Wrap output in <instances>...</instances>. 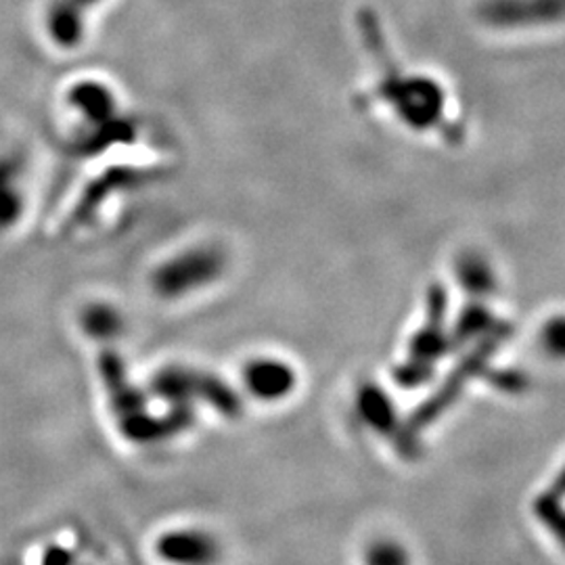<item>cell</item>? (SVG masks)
Masks as SVG:
<instances>
[{
  "instance_id": "4",
  "label": "cell",
  "mask_w": 565,
  "mask_h": 565,
  "mask_svg": "<svg viewBox=\"0 0 565 565\" xmlns=\"http://www.w3.org/2000/svg\"><path fill=\"white\" fill-rule=\"evenodd\" d=\"M501 344H503V341H498V339L478 341L476 348H473V352L459 362V366L448 375V380L444 382V386L437 389L436 396H432L430 400H425V402L417 409V412L412 414L411 423H409V428H411L412 432H419V430L428 428L430 423L436 421L442 412H446V409L459 398V394H461L465 386L469 384V380L476 377V375H480V373L486 369V362H489L490 357L498 350Z\"/></svg>"
},
{
  "instance_id": "16",
  "label": "cell",
  "mask_w": 565,
  "mask_h": 565,
  "mask_svg": "<svg viewBox=\"0 0 565 565\" xmlns=\"http://www.w3.org/2000/svg\"><path fill=\"white\" fill-rule=\"evenodd\" d=\"M434 366L436 364H430V362H423V360L409 357V359L400 362L394 369V380L402 387L423 386V384H428L434 377Z\"/></svg>"
},
{
  "instance_id": "7",
  "label": "cell",
  "mask_w": 565,
  "mask_h": 565,
  "mask_svg": "<svg viewBox=\"0 0 565 565\" xmlns=\"http://www.w3.org/2000/svg\"><path fill=\"white\" fill-rule=\"evenodd\" d=\"M243 387L260 402H282L298 386V373L287 360L257 357L243 366Z\"/></svg>"
},
{
  "instance_id": "14",
  "label": "cell",
  "mask_w": 565,
  "mask_h": 565,
  "mask_svg": "<svg viewBox=\"0 0 565 565\" xmlns=\"http://www.w3.org/2000/svg\"><path fill=\"white\" fill-rule=\"evenodd\" d=\"M534 515L544 526V530L557 540V544L565 551V505L534 501Z\"/></svg>"
},
{
  "instance_id": "13",
  "label": "cell",
  "mask_w": 565,
  "mask_h": 565,
  "mask_svg": "<svg viewBox=\"0 0 565 565\" xmlns=\"http://www.w3.org/2000/svg\"><path fill=\"white\" fill-rule=\"evenodd\" d=\"M364 565H412L411 553L398 540H373L364 551Z\"/></svg>"
},
{
  "instance_id": "10",
  "label": "cell",
  "mask_w": 565,
  "mask_h": 565,
  "mask_svg": "<svg viewBox=\"0 0 565 565\" xmlns=\"http://www.w3.org/2000/svg\"><path fill=\"white\" fill-rule=\"evenodd\" d=\"M512 335V327L494 316L486 306L482 304H469L462 310L455 325L453 341H484V339H498L505 341Z\"/></svg>"
},
{
  "instance_id": "1",
  "label": "cell",
  "mask_w": 565,
  "mask_h": 565,
  "mask_svg": "<svg viewBox=\"0 0 565 565\" xmlns=\"http://www.w3.org/2000/svg\"><path fill=\"white\" fill-rule=\"evenodd\" d=\"M99 373L118 428L132 442L149 446L180 436L191 428L195 411L172 407L166 414H154L145 392L132 384L124 360L113 350H104L99 354Z\"/></svg>"
},
{
  "instance_id": "17",
  "label": "cell",
  "mask_w": 565,
  "mask_h": 565,
  "mask_svg": "<svg viewBox=\"0 0 565 565\" xmlns=\"http://www.w3.org/2000/svg\"><path fill=\"white\" fill-rule=\"evenodd\" d=\"M542 503H555V505H565V465L562 471L555 476V480L551 482V486L540 492L539 498Z\"/></svg>"
},
{
  "instance_id": "9",
  "label": "cell",
  "mask_w": 565,
  "mask_h": 565,
  "mask_svg": "<svg viewBox=\"0 0 565 565\" xmlns=\"http://www.w3.org/2000/svg\"><path fill=\"white\" fill-rule=\"evenodd\" d=\"M101 0H51L47 13L49 34L59 47L74 49L84 34L86 7H97Z\"/></svg>"
},
{
  "instance_id": "2",
  "label": "cell",
  "mask_w": 565,
  "mask_h": 565,
  "mask_svg": "<svg viewBox=\"0 0 565 565\" xmlns=\"http://www.w3.org/2000/svg\"><path fill=\"white\" fill-rule=\"evenodd\" d=\"M154 394L157 398L170 402L172 407H182L195 411L197 405H207L223 417L241 414V396L223 377L193 366H168L154 377Z\"/></svg>"
},
{
  "instance_id": "5",
  "label": "cell",
  "mask_w": 565,
  "mask_h": 565,
  "mask_svg": "<svg viewBox=\"0 0 565 565\" xmlns=\"http://www.w3.org/2000/svg\"><path fill=\"white\" fill-rule=\"evenodd\" d=\"M357 412L369 430L382 436L396 437V446L400 448V453L407 457H414L419 448L417 432L400 425L396 405L384 387L373 382H364L357 392Z\"/></svg>"
},
{
  "instance_id": "8",
  "label": "cell",
  "mask_w": 565,
  "mask_h": 565,
  "mask_svg": "<svg viewBox=\"0 0 565 565\" xmlns=\"http://www.w3.org/2000/svg\"><path fill=\"white\" fill-rule=\"evenodd\" d=\"M446 316V291L434 287L428 300V323L412 335L409 341V357L436 364L437 360L448 354L453 339L444 332Z\"/></svg>"
},
{
  "instance_id": "11",
  "label": "cell",
  "mask_w": 565,
  "mask_h": 565,
  "mask_svg": "<svg viewBox=\"0 0 565 565\" xmlns=\"http://www.w3.org/2000/svg\"><path fill=\"white\" fill-rule=\"evenodd\" d=\"M80 323L88 337L101 344H111L116 337L124 334V316L109 304H91L82 312Z\"/></svg>"
},
{
  "instance_id": "3",
  "label": "cell",
  "mask_w": 565,
  "mask_h": 565,
  "mask_svg": "<svg viewBox=\"0 0 565 565\" xmlns=\"http://www.w3.org/2000/svg\"><path fill=\"white\" fill-rule=\"evenodd\" d=\"M227 256L216 245H195L161 262L152 273L155 296L168 302L184 300L223 279Z\"/></svg>"
},
{
  "instance_id": "6",
  "label": "cell",
  "mask_w": 565,
  "mask_h": 565,
  "mask_svg": "<svg viewBox=\"0 0 565 565\" xmlns=\"http://www.w3.org/2000/svg\"><path fill=\"white\" fill-rule=\"evenodd\" d=\"M155 553L166 565H218L225 549L206 528H177L155 540Z\"/></svg>"
},
{
  "instance_id": "12",
  "label": "cell",
  "mask_w": 565,
  "mask_h": 565,
  "mask_svg": "<svg viewBox=\"0 0 565 565\" xmlns=\"http://www.w3.org/2000/svg\"><path fill=\"white\" fill-rule=\"evenodd\" d=\"M459 282L462 289L471 296H490L496 289V279H494V271L484 257L465 256L459 262Z\"/></svg>"
},
{
  "instance_id": "15",
  "label": "cell",
  "mask_w": 565,
  "mask_h": 565,
  "mask_svg": "<svg viewBox=\"0 0 565 565\" xmlns=\"http://www.w3.org/2000/svg\"><path fill=\"white\" fill-rule=\"evenodd\" d=\"M540 346L551 359L565 360V314H557L542 325Z\"/></svg>"
}]
</instances>
